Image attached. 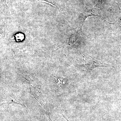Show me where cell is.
Returning a JSON list of instances; mask_svg holds the SVG:
<instances>
[{
	"mask_svg": "<svg viewBox=\"0 0 121 121\" xmlns=\"http://www.w3.org/2000/svg\"><path fill=\"white\" fill-rule=\"evenodd\" d=\"M91 16L99 17L103 19L102 15V9L95 5L93 8L80 13L78 18V22L79 26L81 31L82 30V26L86 18Z\"/></svg>",
	"mask_w": 121,
	"mask_h": 121,
	"instance_id": "6da1fadb",
	"label": "cell"
},
{
	"mask_svg": "<svg viewBox=\"0 0 121 121\" xmlns=\"http://www.w3.org/2000/svg\"><path fill=\"white\" fill-rule=\"evenodd\" d=\"M83 58L85 68L86 70L88 72H90L96 68L107 67L110 66L109 64L95 59L87 54L85 55Z\"/></svg>",
	"mask_w": 121,
	"mask_h": 121,
	"instance_id": "7a4b0ae2",
	"label": "cell"
},
{
	"mask_svg": "<svg viewBox=\"0 0 121 121\" xmlns=\"http://www.w3.org/2000/svg\"><path fill=\"white\" fill-rule=\"evenodd\" d=\"M97 1V4H96V6H97L98 8L102 9V4L103 0H96Z\"/></svg>",
	"mask_w": 121,
	"mask_h": 121,
	"instance_id": "3957f363",
	"label": "cell"
},
{
	"mask_svg": "<svg viewBox=\"0 0 121 121\" xmlns=\"http://www.w3.org/2000/svg\"><path fill=\"white\" fill-rule=\"evenodd\" d=\"M4 1L6 4H7L8 2V0H4Z\"/></svg>",
	"mask_w": 121,
	"mask_h": 121,
	"instance_id": "277c9868",
	"label": "cell"
},
{
	"mask_svg": "<svg viewBox=\"0 0 121 121\" xmlns=\"http://www.w3.org/2000/svg\"><path fill=\"white\" fill-rule=\"evenodd\" d=\"M119 25L121 26V19H120L119 20Z\"/></svg>",
	"mask_w": 121,
	"mask_h": 121,
	"instance_id": "5b68a950",
	"label": "cell"
}]
</instances>
